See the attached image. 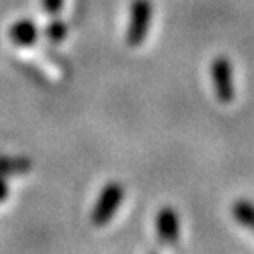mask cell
I'll return each instance as SVG.
<instances>
[{"label": "cell", "instance_id": "cell-1", "mask_svg": "<svg viewBox=\"0 0 254 254\" xmlns=\"http://www.w3.org/2000/svg\"><path fill=\"white\" fill-rule=\"evenodd\" d=\"M124 198V188L122 184L118 182H108L104 188H102V192L92 208V224L94 226H104L110 222V218L114 216V212L118 210L120 202Z\"/></svg>", "mask_w": 254, "mask_h": 254}, {"label": "cell", "instance_id": "cell-2", "mask_svg": "<svg viewBox=\"0 0 254 254\" xmlns=\"http://www.w3.org/2000/svg\"><path fill=\"white\" fill-rule=\"evenodd\" d=\"M152 22V2L150 0H134L130 6V22L126 30V42L128 46H138L148 34Z\"/></svg>", "mask_w": 254, "mask_h": 254}, {"label": "cell", "instance_id": "cell-3", "mask_svg": "<svg viewBox=\"0 0 254 254\" xmlns=\"http://www.w3.org/2000/svg\"><path fill=\"white\" fill-rule=\"evenodd\" d=\"M212 82H214V92L218 102L228 104L234 100V74H232V64L224 56H216L212 66H210Z\"/></svg>", "mask_w": 254, "mask_h": 254}, {"label": "cell", "instance_id": "cell-4", "mask_svg": "<svg viewBox=\"0 0 254 254\" xmlns=\"http://www.w3.org/2000/svg\"><path fill=\"white\" fill-rule=\"evenodd\" d=\"M156 232L160 242L176 244L178 242V216L170 206H164L156 214Z\"/></svg>", "mask_w": 254, "mask_h": 254}, {"label": "cell", "instance_id": "cell-5", "mask_svg": "<svg viewBox=\"0 0 254 254\" xmlns=\"http://www.w3.org/2000/svg\"><path fill=\"white\" fill-rule=\"evenodd\" d=\"M8 36L16 46H32L38 38V28L32 20L24 18V20H18L10 26Z\"/></svg>", "mask_w": 254, "mask_h": 254}, {"label": "cell", "instance_id": "cell-6", "mask_svg": "<svg viewBox=\"0 0 254 254\" xmlns=\"http://www.w3.org/2000/svg\"><path fill=\"white\" fill-rule=\"evenodd\" d=\"M232 214H234V218H236L242 226H246V228H250V230L254 232V204H252V202H248V200H238V202H234Z\"/></svg>", "mask_w": 254, "mask_h": 254}, {"label": "cell", "instance_id": "cell-7", "mask_svg": "<svg viewBox=\"0 0 254 254\" xmlns=\"http://www.w3.org/2000/svg\"><path fill=\"white\" fill-rule=\"evenodd\" d=\"M30 168V162L28 160H10V158H4L0 160V174H20V172H26Z\"/></svg>", "mask_w": 254, "mask_h": 254}, {"label": "cell", "instance_id": "cell-8", "mask_svg": "<svg viewBox=\"0 0 254 254\" xmlns=\"http://www.w3.org/2000/svg\"><path fill=\"white\" fill-rule=\"evenodd\" d=\"M46 36H48L50 40H54V42L62 40V38L66 36V26H64V22H60V20H52V22L46 26Z\"/></svg>", "mask_w": 254, "mask_h": 254}, {"label": "cell", "instance_id": "cell-9", "mask_svg": "<svg viewBox=\"0 0 254 254\" xmlns=\"http://www.w3.org/2000/svg\"><path fill=\"white\" fill-rule=\"evenodd\" d=\"M62 2H64V0H42V6L48 14H56L62 8Z\"/></svg>", "mask_w": 254, "mask_h": 254}, {"label": "cell", "instance_id": "cell-10", "mask_svg": "<svg viewBox=\"0 0 254 254\" xmlns=\"http://www.w3.org/2000/svg\"><path fill=\"white\" fill-rule=\"evenodd\" d=\"M8 198V182L4 180V174H0V202Z\"/></svg>", "mask_w": 254, "mask_h": 254}]
</instances>
